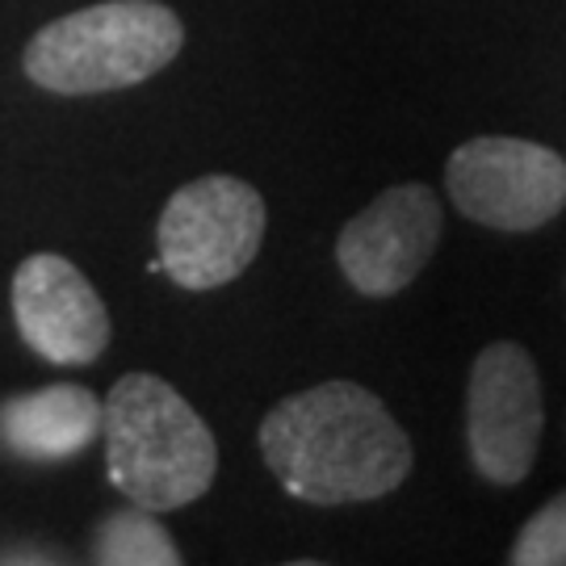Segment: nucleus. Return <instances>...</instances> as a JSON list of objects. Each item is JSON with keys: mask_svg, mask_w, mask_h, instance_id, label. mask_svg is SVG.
Returning a JSON list of instances; mask_svg holds the SVG:
<instances>
[{"mask_svg": "<svg viewBox=\"0 0 566 566\" xmlns=\"http://www.w3.org/2000/svg\"><path fill=\"white\" fill-rule=\"evenodd\" d=\"M261 453L273 479L303 504H369L411 474V437L361 382L332 378L285 395L261 420Z\"/></svg>", "mask_w": 566, "mask_h": 566, "instance_id": "1", "label": "nucleus"}, {"mask_svg": "<svg viewBox=\"0 0 566 566\" xmlns=\"http://www.w3.org/2000/svg\"><path fill=\"white\" fill-rule=\"evenodd\" d=\"M109 483L147 512L202 500L219 474V441L160 374H126L102 403Z\"/></svg>", "mask_w": 566, "mask_h": 566, "instance_id": "2", "label": "nucleus"}, {"mask_svg": "<svg viewBox=\"0 0 566 566\" xmlns=\"http://www.w3.org/2000/svg\"><path fill=\"white\" fill-rule=\"evenodd\" d=\"M185 25L160 0H105L63 13L25 42V76L63 97L151 81L181 55Z\"/></svg>", "mask_w": 566, "mask_h": 566, "instance_id": "3", "label": "nucleus"}, {"mask_svg": "<svg viewBox=\"0 0 566 566\" xmlns=\"http://www.w3.org/2000/svg\"><path fill=\"white\" fill-rule=\"evenodd\" d=\"M264 198L240 177L210 172L181 185L160 214L151 269L181 290H219L256 261L264 240Z\"/></svg>", "mask_w": 566, "mask_h": 566, "instance_id": "4", "label": "nucleus"}, {"mask_svg": "<svg viewBox=\"0 0 566 566\" xmlns=\"http://www.w3.org/2000/svg\"><path fill=\"white\" fill-rule=\"evenodd\" d=\"M446 189L470 223L521 235L563 214L566 160L546 143L479 135L453 147Z\"/></svg>", "mask_w": 566, "mask_h": 566, "instance_id": "5", "label": "nucleus"}, {"mask_svg": "<svg viewBox=\"0 0 566 566\" xmlns=\"http://www.w3.org/2000/svg\"><path fill=\"white\" fill-rule=\"evenodd\" d=\"M546 428L542 378L516 340L486 344L465 386V446L479 479L512 486L528 479Z\"/></svg>", "mask_w": 566, "mask_h": 566, "instance_id": "6", "label": "nucleus"}, {"mask_svg": "<svg viewBox=\"0 0 566 566\" xmlns=\"http://www.w3.org/2000/svg\"><path fill=\"white\" fill-rule=\"evenodd\" d=\"M441 202L428 185H395L344 223L336 264L365 298H390L424 273L441 243Z\"/></svg>", "mask_w": 566, "mask_h": 566, "instance_id": "7", "label": "nucleus"}, {"mask_svg": "<svg viewBox=\"0 0 566 566\" xmlns=\"http://www.w3.org/2000/svg\"><path fill=\"white\" fill-rule=\"evenodd\" d=\"M13 319L21 340L51 365H93L109 344L102 294L60 252H34L18 264Z\"/></svg>", "mask_w": 566, "mask_h": 566, "instance_id": "8", "label": "nucleus"}, {"mask_svg": "<svg viewBox=\"0 0 566 566\" xmlns=\"http://www.w3.org/2000/svg\"><path fill=\"white\" fill-rule=\"evenodd\" d=\"M97 437H102V403L84 386L60 382L0 403V446L30 462L72 458Z\"/></svg>", "mask_w": 566, "mask_h": 566, "instance_id": "9", "label": "nucleus"}, {"mask_svg": "<svg viewBox=\"0 0 566 566\" xmlns=\"http://www.w3.org/2000/svg\"><path fill=\"white\" fill-rule=\"evenodd\" d=\"M93 563L102 566H177L181 549L168 537V528L156 521V512L130 507L105 516L93 533Z\"/></svg>", "mask_w": 566, "mask_h": 566, "instance_id": "10", "label": "nucleus"}, {"mask_svg": "<svg viewBox=\"0 0 566 566\" xmlns=\"http://www.w3.org/2000/svg\"><path fill=\"white\" fill-rule=\"evenodd\" d=\"M512 566H566V491L554 495L546 507H537L528 516V525L516 533Z\"/></svg>", "mask_w": 566, "mask_h": 566, "instance_id": "11", "label": "nucleus"}]
</instances>
